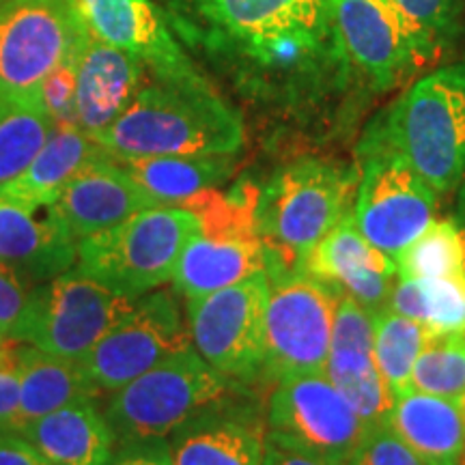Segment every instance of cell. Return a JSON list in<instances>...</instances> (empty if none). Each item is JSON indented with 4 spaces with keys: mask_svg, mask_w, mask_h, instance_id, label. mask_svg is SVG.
<instances>
[{
    "mask_svg": "<svg viewBox=\"0 0 465 465\" xmlns=\"http://www.w3.org/2000/svg\"><path fill=\"white\" fill-rule=\"evenodd\" d=\"M177 25L242 65L295 75L341 63L330 0H173ZM342 65V63H341Z\"/></svg>",
    "mask_w": 465,
    "mask_h": 465,
    "instance_id": "cell-1",
    "label": "cell"
},
{
    "mask_svg": "<svg viewBox=\"0 0 465 465\" xmlns=\"http://www.w3.org/2000/svg\"><path fill=\"white\" fill-rule=\"evenodd\" d=\"M93 141L119 162L155 155H235L243 144V125L242 116L203 75L192 80L153 75L130 108Z\"/></svg>",
    "mask_w": 465,
    "mask_h": 465,
    "instance_id": "cell-2",
    "label": "cell"
},
{
    "mask_svg": "<svg viewBox=\"0 0 465 465\" xmlns=\"http://www.w3.org/2000/svg\"><path fill=\"white\" fill-rule=\"evenodd\" d=\"M369 136L403 158L438 194L465 182V65L440 67L407 89Z\"/></svg>",
    "mask_w": 465,
    "mask_h": 465,
    "instance_id": "cell-3",
    "label": "cell"
},
{
    "mask_svg": "<svg viewBox=\"0 0 465 465\" xmlns=\"http://www.w3.org/2000/svg\"><path fill=\"white\" fill-rule=\"evenodd\" d=\"M356 188V173L323 160H300L278 173L257 205L267 265L300 270L308 250L351 212Z\"/></svg>",
    "mask_w": 465,
    "mask_h": 465,
    "instance_id": "cell-4",
    "label": "cell"
},
{
    "mask_svg": "<svg viewBox=\"0 0 465 465\" xmlns=\"http://www.w3.org/2000/svg\"><path fill=\"white\" fill-rule=\"evenodd\" d=\"M199 218L182 205H155L78 242L75 270L119 293L141 298L173 281Z\"/></svg>",
    "mask_w": 465,
    "mask_h": 465,
    "instance_id": "cell-5",
    "label": "cell"
},
{
    "mask_svg": "<svg viewBox=\"0 0 465 465\" xmlns=\"http://www.w3.org/2000/svg\"><path fill=\"white\" fill-rule=\"evenodd\" d=\"M229 394V377L212 369L194 347L173 353L113 392L106 420L116 446L166 440Z\"/></svg>",
    "mask_w": 465,
    "mask_h": 465,
    "instance_id": "cell-6",
    "label": "cell"
},
{
    "mask_svg": "<svg viewBox=\"0 0 465 465\" xmlns=\"http://www.w3.org/2000/svg\"><path fill=\"white\" fill-rule=\"evenodd\" d=\"M86 35L74 0H11L0 7V102H39L44 80Z\"/></svg>",
    "mask_w": 465,
    "mask_h": 465,
    "instance_id": "cell-7",
    "label": "cell"
},
{
    "mask_svg": "<svg viewBox=\"0 0 465 465\" xmlns=\"http://www.w3.org/2000/svg\"><path fill=\"white\" fill-rule=\"evenodd\" d=\"M435 212L438 192L403 158L366 134L351 213L369 243L394 259L429 229Z\"/></svg>",
    "mask_w": 465,
    "mask_h": 465,
    "instance_id": "cell-8",
    "label": "cell"
},
{
    "mask_svg": "<svg viewBox=\"0 0 465 465\" xmlns=\"http://www.w3.org/2000/svg\"><path fill=\"white\" fill-rule=\"evenodd\" d=\"M265 308V364L270 377L325 373L341 295L300 270H274Z\"/></svg>",
    "mask_w": 465,
    "mask_h": 465,
    "instance_id": "cell-9",
    "label": "cell"
},
{
    "mask_svg": "<svg viewBox=\"0 0 465 465\" xmlns=\"http://www.w3.org/2000/svg\"><path fill=\"white\" fill-rule=\"evenodd\" d=\"M371 424L325 373L289 375L267 407V435L332 465H347Z\"/></svg>",
    "mask_w": 465,
    "mask_h": 465,
    "instance_id": "cell-10",
    "label": "cell"
},
{
    "mask_svg": "<svg viewBox=\"0 0 465 465\" xmlns=\"http://www.w3.org/2000/svg\"><path fill=\"white\" fill-rule=\"evenodd\" d=\"M267 272L188 300L192 347L229 380H250L265 364Z\"/></svg>",
    "mask_w": 465,
    "mask_h": 465,
    "instance_id": "cell-11",
    "label": "cell"
},
{
    "mask_svg": "<svg viewBox=\"0 0 465 465\" xmlns=\"http://www.w3.org/2000/svg\"><path fill=\"white\" fill-rule=\"evenodd\" d=\"M136 300L72 267L35 289L26 342L80 362L136 306Z\"/></svg>",
    "mask_w": 465,
    "mask_h": 465,
    "instance_id": "cell-12",
    "label": "cell"
},
{
    "mask_svg": "<svg viewBox=\"0 0 465 465\" xmlns=\"http://www.w3.org/2000/svg\"><path fill=\"white\" fill-rule=\"evenodd\" d=\"M190 347V330L171 291H149L80 364L102 392H114Z\"/></svg>",
    "mask_w": 465,
    "mask_h": 465,
    "instance_id": "cell-13",
    "label": "cell"
},
{
    "mask_svg": "<svg viewBox=\"0 0 465 465\" xmlns=\"http://www.w3.org/2000/svg\"><path fill=\"white\" fill-rule=\"evenodd\" d=\"M342 65L377 89H391L424 67L414 39L388 0H330Z\"/></svg>",
    "mask_w": 465,
    "mask_h": 465,
    "instance_id": "cell-14",
    "label": "cell"
},
{
    "mask_svg": "<svg viewBox=\"0 0 465 465\" xmlns=\"http://www.w3.org/2000/svg\"><path fill=\"white\" fill-rule=\"evenodd\" d=\"M74 5L93 37L138 56L155 78L192 80L201 75L179 48L153 0H74Z\"/></svg>",
    "mask_w": 465,
    "mask_h": 465,
    "instance_id": "cell-15",
    "label": "cell"
},
{
    "mask_svg": "<svg viewBox=\"0 0 465 465\" xmlns=\"http://www.w3.org/2000/svg\"><path fill=\"white\" fill-rule=\"evenodd\" d=\"M300 272L371 312L388 306L399 278L394 259L369 243L353 223L351 212L308 250Z\"/></svg>",
    "mask_w": 465,
    "mask_h": 465,
    "instance_id": "cell-16",
    "label": "cell"
},
{
    "mask_svg": "<svg viewBox=\"0 0 465 465\" xmlns=\"http://www.w3.org/2000/svg\"><path fill=\"white\" fill-rule=\"evenodd\" d=\"M325 375L371 427L386 422L392 394L373 358V312L347 295L336 304Z\"/></svg>",
    "mask_w": 465,
    "mask_h": 465,
    "instance_id": "cell-17",
    "label": "cell"
},
{
    "mask_svg": "<svg viewBox=\"0 0 465 465\" xmlns=\"http://www.w3.org/2000/svg\"><path fill=\"white\" fill-rule=\"evenodd\" d=\"M147 78L149 69L141 58L89 33L75 67V125L91 138L97 136L130 108Z\"/></svg>",
    "mask_w": 465,
    "mask_h": 465,
    "instance_id": "cell-18",
    "label": "cell"
},
{
    "mask_svg": "<svg viewBox=\"0 0 465 465\" xmlns=\"http://www.w3.org/2000/svg\"><path fill=\"white\" fill-rule=\"evenodd\" d=\"M155 205L158 203L138 188L121 162L104 153L75 174L52 207L80 242Z\"/></svg>",
    "mask_w": 465,
    "mask_h": 465,
    "instance_id": "cell-19",
    "label": "cell"
},
{
    "mask_svg": "<svg viewBox=\"0 0 465 465\" xmlns=\"http://www.w3.org/2000/svg\"><path fill=\"white\" fill-rule=\"evenodd\" d=\"M78 242L54 207H35L0 194V261L44 281L72 270Z\"/></svg>",
    "mask_w": 465,
    "mask_h": 465,
    "instance_id": "cell-20",
    "label": "cell"
},
{
    "mask_svg": "<svg viewBox=\"0 0 465 465\" xmlns=\"http://www.w3.org/2000/svg\"><path fill=\"white\" fill-rule=\"evenodd\" d=\"M267 429L246 410L220 405L194 416L173 433V465H263Z\"/></svg>",
    "mask_w": 465,
    "mask_h": 465,
    "instance_id": "cell-21",
    "label": "cell"
},
{
    "mask_svg": "<svg viewBox=\"0 0 465 465\" xmlns=\"http://www.w3.org/2000/svg\"><path fill=\"white\" fill-rule=\"evenodd\" d=\"M386 424L427 465H461L465 452V405L420 391L392 399Z\"/></svg>",
    "mask_w": 465,
    "mask_h": 465,
    "instance_id": "cell-22",
    "label": "cell"
},
{
    "mask_svg": "<svg viewBox=\"0 0 465 465\" xmlns=\"http://www.w3.org/2000/svg\"><path fill=\"white\" fill-rule=\"evenodd\" d=\"M52 465H110L116 438L93 401H75L20 431Z\"/></svg>",
    "mask_w": 465,
    "mask_h": 465,
    "instance_id": "cell-23",
    "label": "cell"
},
{
    "mask_svg": "<svg viewBox=\"0 0 465 465\" xmlns=\"http://www.w3.org/2000/svg\"><path fill=\"white\" fill-rule=\"evenodd\" d=\"M267 270L261 237L194 235L185 243L173 282L188 300L203 298Z\"/></svg>",
    "mask_w": 465,
    "mask_h": 465,
    "instance_id": "cell-24",
    "label": "cell"
},
{
    "mask_svg": "<svg viewBox=\"0 0 465 465\" xmlns=\"http://www.w3.org/2000/svg\"><path fill=\"white\" fill-rule=\"evenodd\" d=\"M104 153L108 151H104L78 125L54 124L42 151L15 182L0 190V194L35 207L54 205L75 174Z\"/></svg>",
    "mask_w": 465,
    "mask_h": 465,
    "instance_id": "cell-25",
    "label": "cell"
},
{
    "mask_svg": "<svg viewBox=\"0 0 465 465\" xmlns=\"http://www.w3.org/2000/svg\"><path fill=\"white\" fill-rule=\"evenodd\" d=\"M20 353V411L17 429L50 411L61 410L75 401H93L100 397V388L89 380L78 360L48 353L35 345L17 349Z\"/></svg>",
    "mask_w": 465,
    "mask_h": 465,
    "instance_id": "cell-26",
    "label": "cell"
},
{
    "mask_svg": "<svg viewBox=\"0 0 465 465\" xmlns=\"http://www.w3.org/2000/svg\"><path fill=\"white\" fill-rule=\"evenodd\" d=\"M121 166L151 201L179 205L224 183L232 173V155H155L121 160Z\"/></svg>",
    "mask_w": 465,
    "mask_h": 465,
    "instance_id": "cell-27",
    "label": "cell"
},
{
    "mask_svg": "<svg viewBox=\"0 0 465 465\" xmlns=\"http://www.w3.org/2000/svg\"><path fill=\"white\" fill-rule=\"evenodd\" d=\"M388 306L431 334L465 332V274L449 278H399Z\"/></svg>",
    "mask_w": 465,
    "mask_h": 465,
    "instance_id": "cell-28",
    "label": "cell"
},
{
    "mask_svg": "<svg viewBox=\"0 0 465 465\" xmlns=\"http://www.w3.org/2000/svg\"><path fill=\"white\" fill-rule=\"evenodd\" d=\"M429 334L422 323L399 315L391 306L373 312V358L392 399L411 391V373Z\"/></svg>",
    "mask_w": 465,
    "mask_h": 465,
    "instance_id": "cell-29",
    "label": "cell"
},
{
    "mask_svg": "<svg viewBox=\"0 0 465 465\" xmlns=\"http://www.w3.org/2000/svg\"><path fill=\"white\" fill-rule=\"evenodd\" d=\"M54 130L42 102L5 104L0 113V190L15 182Z\"/></svg>",
    "mask_w": 465,
    "mask_h": 465,
    "instance_id": "cell-30",
    "label": "cell"
},
{
    "mask_svg": "<svg viewBox=\"0 0 465 465\" xmlns=\"http://www.w3.org/2000/svg\"><path fill=\"white\" fill-rule=\"evenodd\" d=\"M414 39L422 65H431L461 33V0H388Z\"/></svg>",
    "mask_w": 465,
    "mask_h": 465,
    "instance_id": "cell-31",
    "label": "cell"
},
{
    "mask_svg": "<svg viewBox=\"0 0 465 465\" xmlns=\"http://www.w3.org/2000/svg\"><path fill=\"white\" fill-rule=\"evenodd\" d=\"M399 278H449L465 274L463 243L455 220H433L429 229L394 257Z\"/></svg>",
    "mask_w": 465,
    "mask_h": 465,
    "instance_id": "cell-32",
    "label": "cell"
},
{
    "mask_svg": "<svg viewBox=\"0 0 465 465\" xmlns=\"http://www.w3.org/2000/svg\"><path fill=\"white\" fill-rule=\"evenodd\" d=\"M411 388L465 405V332L429 334L411 373Z\"/></svg>",
    "mask_w": 465,
    "mask_h": 465,
    "instance_id": "cell-33",
    "label": "cell"
},
{
    "mask_svg": "<svg viewBox=\"0 0 465 465\" xmlns=\"http://www.w3.org/2000/svg\"><path fill=\"white\" fill-rule=\"evenodd\" d=\"M35 306V289L25 276L0 261V339L26 341Z\"/></svg>",
    "mask_w": 465,
    "mask_h": 465,
    "instance_id": "cell-34",
    "label": "cell"
},
{
    "mask_svg": "<svg viewBox=\"0 0 465 465\" xmlns=\"http://www.w3.org/2000/svg\"><path fill=\"white\" fill-rule=\"evenodd\" d=\"M347 465H427L386 422L373 424Z\"/></svg>",
    "mask_w": 465,
    "mask_h": 465,
    "instance_id": "cell-35",
    "label": "cell"
},
{
    "mask_svg": "<svg viewBox=\"0 0 465 465\" xmlns=\"http://www.w3.org/2000/svg\"><path fill=\"white\" fill-rule=\"evenodd\" d=\"M80 52V50H78ZM78 52L69 61L58 65L39 89V102L54 124L75 125V67Z\"/></svg>",
    "mask_w": 465,
    "mask_h": 465,
    "instance_id": "cell-36",
    "label": "cell"
},
{
    "mask_svg": "<svg viewBox=\"0 0 465 465\" xmlns=\"http://www.w3.org/2000/svg\"><path fill=\"white\" fill-rule=\"evenodd\" d=\"M20 411V353L0 342V431H15Z\"/></svg>",
    "mask_w": 465,
    "mask_h": 465,
    "instance_id": "cell-37",
    "label": "cell"
},
{
    "mask_svg": "<svg viewBox=\"0 0 465 465\" xmlns=\"http://www.w3.org/2000/svg\"><path fill=\"white\" fill-rule=\"evenodd\" d=\"M110 465H173L171 446L166 440L121 444L116 446Z\"/></svg>",
    "mask_w": 465,
    "mask_h": 465,
    "instance_id": "cell-38",
    "label": "cell"
},
{
    "mask_svg": "<svg viewBox=\"0 0 465 465\" xmlns=\"http://www.w3.org/2000/svg\"><path fill=\"white\" fill-rule=\"evenodd\" d=\"M0 465H52L22 433L0 431Z\"/></svg>",
    "mask_w": 465,
    "mask_h": 465,
    "instance_id": "cell-39",
    "label": "cell"
},
{
    "mask_svg": "<svg viewBox=\"0 0 465 465\" xmlns=\"http://www.w3.org/2000/svg\"><path fill=\"white\" fill-rule=\"evenodd\" d=\"M263 465H332L323 459L308 455V452H302L298 449H291V446L282 444L274 438L267 435L265 441V457Z\"/></svg>",
    "mask_w": 465,
    "mask_h": 465,
    "instance_id": "cell-40",
    "label": "cell"
},
{
    "mask_svg": "<svg viewBox=\"0 0 465 465\" xmlns=\"http://www.w3.org/2000/svg\"><path fill=\"white\" fill-rule=\"evenodd\" d=\"M455 224H457V229H459V235H461L463 257H465V196H463V201H461V207H459V213H457Z\"/></svg>",
    "mask_w": 465,
    "mask_h": 465,
    "instance_id": "cell-41",
    "label": "cell"
},
{
    "mask_svg": "<svg viewBox=\"0 0 465 465\" xmlns=\"http://www.w3.org/2000/svg\"><path fill=\"white\" fill-rule=\"evenodd\" d=\"M7 3H11V0H0V7H5Z\"/></svg>",
    "mask_w": 465,
    "mask_h": 465,
    "instance_id": "cell-42",
    "label": "cell"
},
{
    "mask_svg": "<svg viewBox=\"0 0 465 465\" xmlns=\"http://www.w3.org/2000/svg\"><path fill=\"white\" fill-rule=\"evenodd\" d=\"M3 110H5V102H0V113H3Z\"/></svg>",
    "mask_w": 465,
    "mask_h": 465,
    "instance_id": "cell-43",
    "label": "cell"
},
{
    "mask_svg": "<svg viewBox=\"0 0 465 465\" xmlns=\"http://www.w3.org/2000/svg\"><path fill=\"white\" fill-rule=\"evenodd\" d=\"M461 465H465V452H463V459H461Z\"/></svg>",
    "mask_w": 465,
    "mask_h": 465,
    "instance_id": "cell-44",
    "label": "cell"
},
{
    "mask_svg": "<svg viewBox=\"0 0 465 465\" xmlns=\"http://www.w3.org/2000/svg\"><path fill=\"white\" fill-rule=\"evenodd\" d=\"M0 342H3V339H0Z\"/></svg>",
    "mask_w": 465,
    "mask_h": 465,
    "instance_id": "cell-45",
    "label": "cell"
}]
</instances>
